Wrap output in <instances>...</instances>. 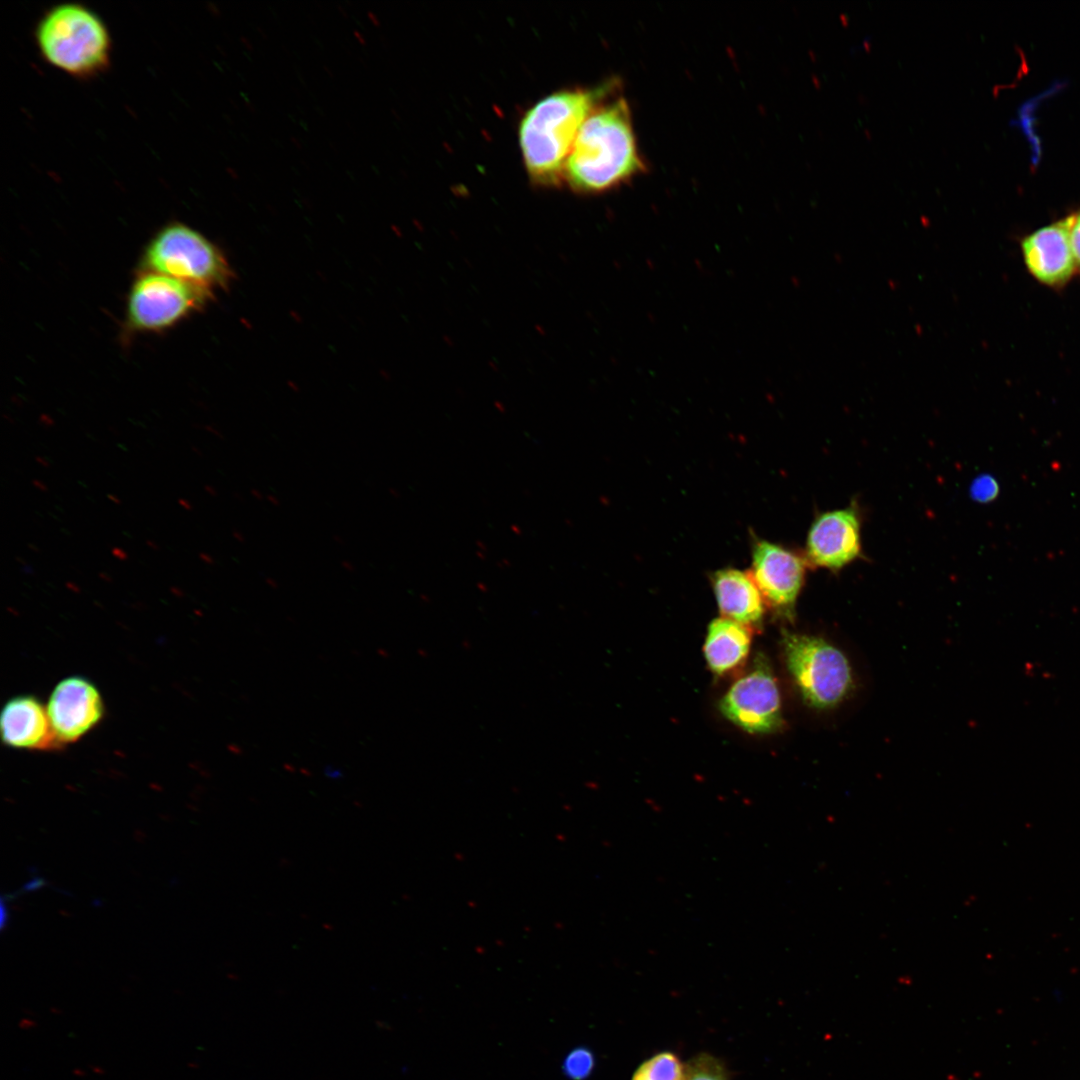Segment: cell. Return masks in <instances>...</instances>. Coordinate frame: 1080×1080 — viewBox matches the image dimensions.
Listing matches in <instances>:
<instances>
[{"mask_svg":"<svg viewBox=\"0 0 1080 1080\" xmlns=\"http://www.w3.org/2000/svg\"><path fill=\"white\" fill-rule=\"evenodd\" d=\"M645 170L628 103L599 105L585 120L566 161L564 179L576 192L600 193Z\"/></svg>","mask_w":1080,"mask_h":1080,"instance_id":"cell-1","label":"cell"},{"mask_svg":"<svg viewBox=\"0 0 1080 1080\" xmlns=\"http://www.w3.org/2000/svg\"><path fill=\"white\" fill-rule=\"evenodd\" d=\"M613 88L569 89L538 101L519 126L520 147L533 183L545 187L561 184L570 151L589 115Z\"/></svg>","mask_w":1080,"mask_h":1080,"instance_id":"cell-2","label":"cell"},{"mask_svg":"<svg viewBox=\"0 0 1080 1080\" xmlns=\"http://www.w3.org/2000/svg\"><path fill=\"white\" fill-rule=\"evenodd\" d=\"M34 39L41 58L69 76L87 80L111 64L112 38L103 19L78 2L47 9L38 20Z\"/></svg>","mask_w":1080,"mask_h":1080,"instance_id":"cell-3","label":"cell"},{"mask_svg":"<svg viewBox=\"0 0 1080 1080\" xmlns=\"http://www.w3.org/2000/svg\"><path fill=\"white\" fill-rule=\"evenodd\" d=\"M143 271L164 274L205 288H227L232 269L219 248L200 232L179 222L162 227L146 246Z\"/></svg>","mask_w":1080,"mask_h":1080,"instance_id":"cell-4","label":"cell"},{"mask_svg":"<svg viewBox=\"0 0 1080 1080\" xmlns=\"http://www.w3.org/2000/svg\"><path fill=\"white\" fill-rule=\"evenodd\" d=\"M783 648L787 668L808 705L831 709L848 696L852 670L837 647L819 637L785 632Z\"/></svg>","mask_w":1080,"mask_h":1080,"instance_id":"cell-5","label":"cell"},{"mask_svg":"<svg viewBox=\"0 0 1080 1080\" xmlns=\"http://www.w3.org/2000/svg\"><path fill=\"white\" fill-rule=\"evenodd\" d=\"M214 293L205 288L151 271L133 282L127 302V328L160 332L201 310Z\"/></svg>","mask_w":1080,"mask_h":1080,"instance_id":"cell-6","label":"cell"},{"mask_svg":"<svg viewBox=\"0 0 1080 1080\" xmlns=\"http://www.w3.org/2000/svg\"><path fill=\"white\" fill-rule=\"evenodd\" d=\"M720 710L729 721L749 733L765 734L781 728L779 688L762 658L730 687L720 701Z\"/></svg>","mask_w":1080,"mask_h":1080,"instance_id":"cell-7","label":"cell"},{"mask_svg":"<svg viewBox=\"0 0 1080 1080\" xmlns=\"http://www.w3.org/2000/svg\"><path fill=\"white\" fill-rule=\"evenodd\" d=\"M806 566L805 558L779 544L766 540L753 542L749 574L764 602L786 616L793 614Z\"/></svg>","mask_w":1080,"mask_h":1080,"instance_id":"cell-8","label":"cell"},{"mask_svg":"<svg viewBox=\"0 0 1080 1080\" xmlns=\"http://www.w3.org/2000/svg\"><path fill=\"white\" fill-rule=\"evenodd\" d=\"M861 521L854 507L827 511L810 526L806 541L807 564L840 570L861 553Z\"/></svg>","mask_w":1080,"mask_h":1080,"instance_id":"cell-9","label":"cell"},{"mask_svg":"<svg viewBox=\"0 0 1080 1080\" xmlns=\"http://www.w3.org/2000/svg\"><path fill=\"white\" fill-rule=\"evenodd\" d=\"M46 709L60 744L80 739L99 723L104 714L98 689L80 676L60 681L53 689Z\"/></svg>","mask_w":1080,"mask_h":1080,"instance_id":"cell-10","label":"cell"},{"mask_svg":"<svg viewBox=\"0 0 1080 1080\" xmlns=\"http://www.w3.org/2000/svg\"><path fill=\"white\" fill-rule=\"evenodd\" d=\"M1072 219L1073 215H1070L1022 240L1021 249L1027 269L1045 285H1064L1076 269L1070 241Z\"/></svg>","mask_w":1080,"mask_h":1080,"instance_id":"cell-11","label":"cell"},{"mask_svg":"<svg viewBox=\"0 0 1080 1080\" xmlns=\"http://www.w3.org/2000/svg\"><path fill=\"white\" fill-rule=\"evenodd\" d=\"M1 738L14 748L51 750L61 745L52 730L47 709L33 696L10 699L0 717Z\"/></svg>","mask_w":1080,"mask_h":1080,"instance_id":"cell-12","label":"cell"},{"mask_svg":"<svg viewBox=\"0 0 1080 1080\" xmlns=\"http://www.w3.org/2000/svg\"><path fill=\"white\" fill-rule=\"evenodd\" d=\"M711 583L724 618L746 626L761 621L764 600L749 572L735 568L720 569L712 574Z\"/></svg>","mask_w":1080,"mask_h":1080,"instance_id":"cell-13","label":"cell"},{"mask_svg":"<svg viewBox=\"0 0 1080 1080\" xmlns=\"http://www.w3.org/2000/svg\"><path fill=\"white\" fill-rule=\"evenodd\" d=\"M751 631L728 618L714 619L708 627L704 655L710 669L723 674L739 666L748 656Z\"/></svg>","mask_w":1080,"mask_h":1080,"instance_id":"cell-14","label":"cell"},{"mask_svg":"<svg viewBox=\"0 0 1080 1080\" xmlns=\"http://www.w3.org/2000/svg\"><path fill=\"white\" fill-rule=\"evenodd\" d=\"M632 1080H685V1067L676 1054L663 1051L642 1062Z\"/></svg>","mask_w":1080,"mask_h":1080,"instance_id":"cell-15","label":"cell"},{"mask_svg":"<svg viewBox=\"0 0 1080 1080\" xmlns=\"http://www.w3.org/2000/svg\"><path fill=\"white\" fill-rule=\"evenodd\" d=\"M685 1080H728L723 1064L714 1056L700 1054L685 1066Z\"/></svg>","mask_w":1080,"mask_h":1080,"instance_id":"cell-16","label":"cell"},{"mask_svg":"<svg viewBox=\"0 0 1080 1080\" xmlns=\"http://www.w3.org/2000/svg\"><path fill=\"white\" fill-rule=\"evenodd\" d=\"M595 1066L592 1051L586 1047H577L565 1057L562 1065L564 1074L571 1080L587 1079Z\"/></svg>","mask_w":1080,"mask_h":1080,"instance_id":"cell-17","label":"cell"},{"mask_svg":"<svg viewBox=\"0 0 1080 1080\" xmlns=\"http://www.w3.org/2000/svg\"><path fill=\"white\" fill-rule=\"evenodd\" d=\"M998 486L992 477L982 475L970 487L971 496L978 502H988L997 494Z\"/></svg>","mask_w":1080,"mask_h":1080,"instance_id":"cell-18","label":"cell"},{"mask_svg":"<svg viewBox=\"0 0 1080 1080\" xmlns=\"http://www.w3.org/2000/svg\"><path fill=\"white\" fill-rule=\"evenodd\" d=\"M1070 241L1076 268L1080 270V211L1073 215L1070 229Z\"/></svg>","mask_w":1080,"mask_h":1080,"instance_id":"cell-19","label":"cell"},{"mask_svg":"<svg viewBox=\"0 0 1080 1080\" xmlns=\"http://www.w3.org/2000/svg\"><path fill=\"white\" fill-rule=\"evenodd\" d=\"M111 551H112L113 556H115L119 560L124 561V560L128 559L127 553L121 548L113 547Z\"/></svg>","mask_w":1080,"mask_h":1080,"instance_id":"cell-20","label":"cell"},{"mask_svg":"<svg viewBox=\"0 0 1080 1080\" xmlns=\"http://www.w3.org/2000/svg\"><path fill=\"white\" fill-rule=\"evenodd\" d=\"M32 484H33V485H34L35 487H37L38 489H40L41 491H43V492H46V491H48V488H47V486H46V485H45L44 483H42L41 481L37 480V479H34V480L32 481Z\"/></svg>","mask_w":1080,"mask_h":1080,"instance_id":"cell-21","label":"cell"},{"mask_svg":"<svg viewBox=\"0 0 1080 1080\" xmlns=\"http://www.w3.org/2000/svg\"><path fill=\"white\" fill-rule=\"evenodd\" d=\"M199 557H200V559L202 561H204L207 564H214L213 558L210 555L206 554V553H200Z\"/></svg>","mask_w":1080,"mask_h":1080,"instance_id":"cell-22","label":"cell"},{"mask_svg":"<svg viewBox=\"0 0 1080 1080\" xmlns=\"http://www.w3.org/2000/svg\"><path fill=\"white\" fill-rule=\"evenodd\" d=\"M178 503H179V504H180V505H181V506H182L183 508H185L186 510H191V509H192V505H191V504H190V502H189V501H187L186 499L180 498V499H178Z\"/></svg>","mask_w":1080,"mask_h":1080,"instance_id":"cell-23","label":"cell"},{"mask_svg":"<svg viewBox=\"0 0 1080 1080\" xmlns=\"http://www.w3.org/2000/svg\"><path fill=\"white\" fill-rule=\"evenodd\" d=\"M35 460H36V461H37V462H38L39 464H41V465H42L43 467H45V468H48V467H49V463H48V462H47L46 460H44V459H43L42 457H40V456H36V457H35Z\"/></svg>","mask_w":1080,"mask_h":1080,"instance_id":"cell-24","label":"cell"},{"mask_svg":"<svg viewBox=\"0 0 1080 1080\" xmlns=\"http://www.w3.org/2000/svg\"><path fill=\"white\" fill-rule=\"evenodd\" d=\"M32 1025H33V1022H31V1021H28L27 1019H23V1020L21 1021V1023H20V1026H21L22 1028H27V1027H31Z\"/></svg>","mask_w":1080,"mask_h":1080,"instance_id":"cell-25","label":"cell"},{"mask_svg":"<svg viewBox=\"0 0 1080 1080\" xmlns=\"http://www.w3.org/2000/svg\"><path fill=\"white\" fill-rule=\"evenodd\" d=\"M204 488H205V490H206V491H207L208 493H210V494H211L212 496H215V495H217V491H216V490H215V489H214L213 487H211V486H209V485H205V486H204Z\"/></svg>","mask_w":1080,"mask_h":1080,"instance_id":"cell-26","label":"cell"},{"mask_svg":"<svg viewBox=\"0 0 1080 1080\" xmlns=\"http://www.w3.org/2000/svg\"><path fill=\"white\" fill-rule=\"evenodd\" d=\"M342 566H343V567H344L345 569L349 570V571H352V570H353V568H354V566H353V565H352L351 563H349L348 561H343V562H342Z\"/></svg>","mask_w":1080,"mask_h":1080,"instance_id":"cell-27","label":"cell"},{"mask_svg":"<svg viewBox=\"0 0 1080 1080\" xmlns=\"http://www.w3.org/2000/svg\"><path fill=\"white\" fill-rule=\"evenodd\" d=\"M251 493H252V495H253V496H254L255 498H257V499H259V500H261V499H262V495H261V493H260V492H259L258 490L252 489V490H251Z\"/></svg>","mask_w":1080,"mask_h":1080,"instance_id":"cell-28","label":"cell"},{"mask_svg":"<svg viewBox=\"0 0 1080 1080\" xmlns=\"http://www.w3.org/2000/svg\"><path fill=\"white\" fill-rule=\"evenodd\" d=\"M146 544L154 550H158L159 547L151 540H146Z\"/></svg>","mask_w":1080,"mask_h":1080,"instance_id":"cell-29","label":"cell"},{"mask_svg":"<svg viewBox=\"0 0 1080 1080\" xmlns=\"http://www.w3.org/2000/svg\"><path fill=\"white\" fill-rule=\"evenodd\" d=\"M233 536H234V537H235V538H236V539H237L238 541H241V542H243V537H242V534H241V533H238L237 531H234V532H233Z\"/></svg>","mask_w":1080,"mask_h":1080,"instance_id":"cell-30","label":"cell"},{"mask_svg":"<svg viewBox=\"0 0 1080 1080\" xmlns=\"http://www.w3.org/2000/svg\"><path fill=\"white\" fill-rule=\"evenodd\" d=\"M108 498H109V499H110L111 501L115 502L116 504H120V503H121V501H120V500H119V499H118L117 497H115L114 495H108Z\"/></svg>","mask_w":1080,"mask_h":1080,"instance_id":"cell-31","label":"cell"},{"mask_svg":"<svg viewBox=\"0 0 1080 1080\" xmlns=\"http://www.w3.org/2000/svg\"><path fill=\"white\" fill-rule=\"evenodd\" d=\"M267 499H268V500H269V501H270L271 503H273L274 505H278V504H279L278 500H276V498H275V497H273V496H271V495H269V496L267 497Z\"/></svg>","mask_w":1080,"mask_h":1080,"instance_id":"cell-32","label":"cell"},{"mask_svg":"<svg viewBox=\"0 0 1080 1080\" xmlns=\"http://www.w3.org/2000/svg\"><path fill=\"white\" fill-rule=\"evenodd\" d=\"M22 571H24V572H26V573H32V572H33V571H32V568H31V567H30L29 565H27V564L23 566V569H22Z\"/></svg>","mask_w":1080,"mask_h":1080,"instance_id":"cell-33","label":"cell"},{"mask_svg":"<svg viewBox=\"0 0 1080 1080\" xmlns=\"http://www.w3.org/2000/svg\"><path fill=\"white\" fill-rule=\"evenodd\" d=\"M191 448H192V450H193V451H194L195 453H197L198 455L202 456V452H201V451H200V450H199V449H198L197 447H195V446H191Z\"/></svg>","mask_w":1080,"mask_h":1080,"instance_id":"cell-34","label":"cell"},{"mask_svg":"<svg viewBox=\"0 0 1080 1080\" xmlns=\"http://www.w3.org/2000/svg\"><path fill=\"white\" fill-rule=\"evenodd\" d=\"M99 575H100V577H101V578H103V579H106V580H110V578L108 577V575H107V574H105V573H99Z\"/></svg>","mask_w":1080,"mask_h":1080,"instance_id":"cell-35","label":"cell"},{"mask_svg":"<svg viewBox=\"0 0 1080 1080\" xmlns=\"http://www.w3.org/2000/svg\"><path fill=\"white\" fill-rule=\"evenodd\" d=\"M28 547H29L30 549L34 550L35 552H38V551H39V549H38L37 547H35L34 545H32V544H28Z\"/></svg>","mask_w":1080,"mask_h":1080,"instance_id":"cell-36","label":"cell"},{"mask_svg":"<svg viewBox=\"0 0 1080 1080\" xmlns=\"http://www.w3.org/2000/svg\"><path fill=\"white\" fill-rule=\"evenodd\" d=\"M15 559H16V560H17V561H18L19 563H21V564H23V565H26V562H25V561H24V560H23L22 558H20V557H18V556H17V557L15 558Z\"/></svg>","mask_w":1080,"mask_h":1080,"instance_id":"cell-37","label":"cell"}]
</instances>
